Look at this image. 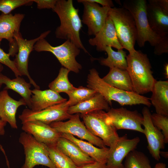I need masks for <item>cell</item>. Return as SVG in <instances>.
<instances>
[{
	"label": "cell",
	"instance_id": "1",
	"mask_svg": "<svg viewBox=\"0 0 168 168\" xmlns=\"http://www.w3.org/2000/svg\"><path fill=\"white\" fill-rule=\"evenodd\" d=\"M53 11L58 16L60 22L55 31L56 37L69 40L85 52L88 53L81 40L80 31L82 26L79 10L73 5L72 0H57Z\"/></svg>",
	"mask_w": 168,
	"mask_h": 168
},
{
	"label": "cell",
	"instance_id": "2",
	"mask_svg": "<svg viewBox=\"0 0 168 168\" xmlns=\"http://www.w3.org/2000/svg\"><path fill=\"white\" fill-rule=\"evenodd\" d=\"M87 87L100 94L111 105L112 100L122 106L143 104L150 107V98L133 92H128L112 86L105 82L95 68L89 70L87 78Z\"/></svg>",
	"mask_w": 168,
	"mask_h": 168
},
{
	"label": "cell",
	"instance_id": "3",
	"mask_svg": "<svg viewBox=\"0 0 168 168\" xmlns=\"http://www.w3.org/2000/svg\"><path fill=\"white\" fill-rule=\"evenodd\" d=\"M128 71L134 92L141 95L151 92L156 81L153 75L152 67L147 55L135 50L126 56Z\"/></svg>",
	"mask_w": 168,
	"mask_h": 168
},
{
	"label": "cell",
	"instance_id": "4",
	"mask_svg": "<svg viewBox=\"0 0 168 168\" xmlns=\"http://www.w3.org/2000/svg\"><path fill=\"white\" fill-rule=\"evenodd\" d=\"M146 0H125L123 7L128 10L134 18L137 31L136 41L142 47L148 42L155 46L162 39L151 29L148 21L146 12Z\"/></svg>",
	"mask_w": 168,
	"mask_h": 168
},
{
	"label": "cell",
	"instance_id": "5",
	"mask_svg": "<svg viewBox=\"0 0 168 168\" xmlns=\"http://www.w3.org/2000/svg\"><path fill=\"white\" fill-rule=\"evenodd\" d=\"M108 16L113 22L118 39L123 49L129 53L134 52L137 31L132 14L123 7H114L110 8Z\"/></svg>",
	"mask_w": 168,
	"mask_h": 168
},
{
	"label": "cell",
	"instance_id": "6",
	"mask_svg": "<svg viewBox=\"0 0 168 168\" xmlns=\"http://www.w3.org/2000/svg\"><path fill=\"white\" fill-rule=\"evenodd\" d=\"M34 49L38 52L47 51L53 54L63 67L70 71L78 73L82 66L76 60L79 54L80 49L69 40L57 46L51 45L44 38L38 40Z\"/></svg>",
	"mask_w": 168,
	"mask_h": 168
},
{
	"label": "cell",
	"instance_id": "7",
	"mask_svg": "<svg viewBox=\"0 0 168 168\" xmlns=\"http://www.w3.org/2000/svg\"><path fill=\"white\" fill-rule=\"evenodd\" d=\"M80 116L93 135L101 139L106 147L111 148L113 146L119 137L117 130L108 122L106 112L103 110H97Z\"/></svg>",
	"mask_w": 168,
	"mask_h": 168
},
{
	"label": "cell",
	"instance_id": "8",
	"mask_svg": "<svg viewBox=\"0 0 168 168\" xmlns=\"http://www.w3.org/2000/svg\"><path fill=\"white\" fill-rule=\"evenodd\" d=\"M19 141L23 146L25 155V163L21 168H33L38 165L56 168L49 157L45 144L24 132L21 133Z\"/></svg>",
	"mask_w": 168,
	"mask_h": 168
},
{
	"label": "cell",
	"instance_id": "9",
	"mask_svg": "<svg viewBox=\"0 0 168 168\" xmlns=\"http://www.w3.org/2000/svg\"><path fill=\"white\" fill-rule=\"evenodd\" d=\"M146 12L152 31L161 39L168 37V0H148Z\"/></svg>",
	"mask_w": 168,
	"mask_h": 168
},
{
	"label": "cell",
	"instance_id": "10",
	"mask_svg": "<svg viewBox=\"0 0 168 168\" xmlns=\"http://www.w3.org/2000/svg\"><path fill=\"white\" fill-rule=\"evenodd\" d=\"M80 114L72 115L69 119L52 123L49 125L58 132L76 136L80 139L85 140L100 148L107 147L100 138L93 135L80 119Z\"/></svg>",
	"mask_w": 168,
	"mask_h": 168
},
{
	"label": "cell",
	"instance_id": "11",
	"mask_svg": "<svg viewBox=\"0 0 168 168\" xmlns=\"http://www.w3.org/2000/svg\"><path fill=\"white\" fill-rule=\"evenodd\" d=\"M69 107L67 101L38 111H34L29 109L26 108L19 115V118L22 123L30 121L38 120L50 125L54 122L69 119L72 115L68 113Z\"/></svg>",
	"mask_w": 168,
	"mask_h": 168
},
{
	"label": "cell",
	"instance_id": "12",
	"mask_svg": "<svg viewBox=\"0 0 168 168\" xmlns=\"http://www.w3.org/2000/svg\"><path fill=\"white\" fill-rule=\"evenodd\" d=\"M106 113L108 122L116 130H131L143 133V117L137 110L131 111L122 107L110 108Z\"/></svg>",
	"mask_w": 168,
	"mask_h": 168
},
{
	"label": "cell",
	"instance_id": "13",
	"mask_svg": "<svg viewBox=\"0 0 168 168\" xmlns=\"http://www.w3.org/2000/svg\"><path fill=\"white\" fill-rule=\"evenodd\" d=\"M50 30L45 31L41 33L38 37L30 40L24 39L20 32L14 36L18 46L17 54L15 55L14 60L15 66L21 76H26L30 83L35 88L40 89L38 86L32 79L28 70V62L29 55L34 49V45L40 39L45 38L50 32Z\"/></svg>",
	"mask_w": 168,
	"mask_h": 168
},
{
	"label": "cell",
	"instance_id": "14",
	"mask_svg": "<svg viewBox=\"0 0 168 168\" xmlns=\"http://www.w3.org/2000/svg\"><path fill=\"white\" fill-rule=\"evenodd\" d=\"M77 2L83 6L82 22L87 26L88 35L95 36L105 25L110 8L101 7L87 0H77Z\"/></svg>",
	"mask_w": 168,
	"mask_h": 168
},
{
	"label": "cell",
	"instance_id": "15",
	"mask_svg": "<svg viewBox=\"0 0 168 168\" xmlns=\"http://www.w3.org/2000/svg\"><path fill=\"white\" fill-rule=\"evenodd\" d=\"M25 15L21 13H12L0 15V41L5 39L9 42L8 54L14 57L18 52V46L14 37L15 35L20 32L21 22Z\"/></svg>",
	"mask_w": 168,
	"mask_h": 168
},
{
	"label": "cell",
	"instance_id": "16",
	"mask_svg": "<svg viewBox=\"0 0 168 168\" xmlns=\"http://www.w3.org/2000/svg\"><path fill=\"white\" fill-rule=\"evenodd\" d=\"M143 120V134L145 135L147 143V148L152 156L156 160L161 158L160 152L165 148L164 136L161 131L153 124L151 118V114L147 107H144L142 110Z\"/></svg>",
	"mask_w": 168,
	"mask_h": 168
},
{
	"label": "cell",
	"instance_id": "17",
	"mask_svg": "<svg viewBox=\"0 0 168 168\" xmlns=\"http://www.w3.org/2000/svg\"><path fill=\"white\" fill-rule=\"evenodd\" d=\"M140 142L138 137L130 139L126 135L119 137L113 146L109 148L106 168H124L123 160L130 152L135 150Z\"/></svg>",
	"mask_w": 168,
	"mask_h": 168
},
{
	"label": "cell",
	"instance_id": "18",
	"mask_svg": "<svg viewBox=\"0 0 168 168\" xmlns=\"http://www.w3.org/2000/svg\"><path fill=\"white\" fill-rule=\"evenodd\" d=\"M22 129L31 135L38 141L46 145H56L61 133L49 125L38 120L22 123Z\"/></svg>",
	"mask_w": 168,
	"mask_h": 168
},
{
	"label": "cell",
	"instance_id": "19",
	"mask_svg": "<svg viewBox=\"0 0 168 168\" xmlns=\"http://www.w3.org/2000/svg\"><path fill=\"white\" fill-rule=\"evenodd\" d=\"M88 42L91 45L96 46L99 52H105L107 46L118 50L123 49L118 39L113 22L108 15L103 27L94 38L89 40Z\"/></svg>",
	"mask_w": 168,
	"mask_h": 168
},
{
	"label": "cell",
	"instance_id": "20",
	"mask_svg": "<svg viewBox=\"0 0 168 168\" xmlns=\"http://www.w3.org/2000/svg\"><path fill=\"white\" fill-rule=\"evenodd\" d=\"M22 105H26L23 98L16 100L10 96L7 90L4 89L0 92L1 118L8 123L13 128L17 129L16 114L18 108Z\"/></svg>",
	"mask_w": 168,
	"mask_h": 168
},
{
	"label": "cell",
	"instance_id": "21",
	"mask_svg": "<svg viewBox=\"0 0 168 168\" xmlns=\"http://www.w3.org/2000/svg\"><path fill=\"white\" fill-rule=\"evenodd\" d=\"M30 106L29 109L34 111H40L51 106L67 101L59 94L50 89L40 90L34 89L32 90Z\"/></svg>",
	"mask_w": 168,
	"mask_h": 168
},
{
	"label": "cell",
	"instance_id": "22",
	"mask_svg": "<svg viewBox=\"0 0 168 168\" xmlns=\"http://www.w3.org/2000/svg\"><path fill=\"white\" fill-rule=\"evenodd\" d=\"M56 145L72 161L77 168L95 161L85 153L74 143L65 138L60 137Z\"/></svg>",
	"mask_w": 168,
	"mask_h": 168
},
{
	"label": "cell",
	"instance_id": "23",
	"mask_svg": "<svg viewBox=\"0 0 168 168\" xmlns=\"http://www.w3.org/2000/svg\"><path fill=\"white\" fill-rule=\"evenodd\" d=\"M110 105L104 98L96 92L90 99L77 105L69 107L68 111L72 115L79 114L83 115L94 111L105 110L108 111L110 109Z\"/></svg>",
	"mask_w": 168,
	"mask_h": 168
},
{
	"label": "cell",
	"instance_id": "24",
	"mask_svg": "<svg viewBox=\"0 0 168 168\" xmlns=\"http://www.w3.org/2000/svg\"><path fill=\"white\" fill-rule=\"evenodd\" d=\"M151 92L150 100L156 113L168 116V81H156Z\"/></svg>",
	"mask_w": 168,
	"mask_h": 168
},
{
	"label": "cell",
	"instance_id": "25",
	"mask_svg": "<svg viewBox=\"0 0 168 168\" xmlns=\"http://www.w3.org/2000/svg\"><path fill=\"white\" fill-rule=\"evenodd\" d=\"M61 136L74 143L85 153L95 161L106 163L109 152V147H97L89 142L78 139L69 134L61 133Z\"/></svg>",
	"mask_w": 168,
	"mask_h": 168
},
{
	"label": "cell",
	"instance_id": "26",
	"mask_svg": "<svg viewBox=\"0 0 168 168\" xmlns=\"http://www.w3.org/2000/svg\"><path fill=\"white\" fill-rule=\"evenodd\" d=\"M2 84L6 85L4 89H11L20 95L25 100L26 105L30 108L32 95L30 83L27 82L20 76L11 79L0 72V88Z\"/></svg>",
	"mask_w": 168,
	"mask_h": 168
},
{
	"label": "cell",
	"instance_id": "27",
	"mask_svg": "<svg viewBox=\"0 0 168 168\" xmlns=\"http://www.w3.org/2000/svg\"><path fill=\"white\" fill-rule=\"evenodd\" d=\"M108 84L128 92H133L132 82L127 70L110 68L108 73L102 78Z\"/></svg>",
	"mask_w": 168,
	"mask_h": 168
},
{
	"label": "cell",
	"instance_id": "28",
	"mask_svg": "<svg viewBox=\"0 0 168 168\" xmlns=\"http://www.w3.org/2000/svg\"><path fill=\"white\" fill-rule=\"evenodd\" d=\"M108 54L106 58L100 59L101 65L110 68H115L123 70H127V63L126 52L123 49L114 51L111 47H107L105 50Z\"/></svg>",
	"mask_w": 168,
	"mask_h": 168
},
{
	"label": "cell",
	"instance_id": "29",
	"mask_svg": "<svg viewBox=\"0 0 168 168\" xmlns=\"http://www.w3.org/2000/svg\"><path fill=\"white\" fill-rule=\"evenodd\" d=\"M70 71L64 67L61 68L57 77L49 85V89L59 93L65 92L68 94L76 87L69 82L68 74Z\"/></svg>",
	"mask_w": 168,
	"mask_h": 168
},
{
	"label": "cell",
	"instance_id": "30",
	"mask_svg": "<svg viewBox=\"0 0 168 168\" xmlns=\"http://www.w3.org/2000/svg\"><path fill=\"white\" fill-rule=\"evenodd\" d=\"M46 146L49 157L56 168H77L72 161L60 150L56 145Z\"/></svg>",
	"mask_w": 168,
	"mask_h": 168
},
{
	"label": "cell",
	"instance_id": "31",
	"mask_svg": "<svg viewBox=\"0 0 168 168\" xmlns=\"http://www.w3.org/2000/svg\"><path fill=\"white\" fill-rule=\"evenodd\" d=\"M125 158L124 168H152L148 158L141 152L133 150Z\"/></svg>",
	"mask_w": 168,
	"mask_h": 168
},
{
	"label": "cell",
	"instance_id": "32",
	"mask_svg": "<svg viewBox=\"0 0 168 168\" xmlns=\"http://www.w3.org/2000/svg\"><path fill=\"white\" fill-rule=\"evenodd\" d=\"M96 92L88 87L80 86L68 94L69 96L68 103L69 107L77 105L90 99Z\"/></svg>",
	"mask_w": 168,
	"mask_h": 168
},
{
	"label": "cell",
	"instance_id": "33",
	"mask_svg": "<svg viewBox=\"0 0 168 168\" xmlns=\"http://www.w3.org/2000/svg\"><path fill=\"white\" fill-rule=\"evenodd\" d=\"M151 119L153 125L162 131L165 143L168 142V116L154 113L151 114Z\"/></svg>",
	"mask_w": 168,
	"mask_h": 168
},
{
	"label": "cell",
	"instance_id": "34",
	"mask_svg": "<svg viewBox=\"0 0 168 168\" xmlns=\"http://www.w3.org/2000/svg\"><path fill=\"white\" fill-rule=\"evenodd\" d=\"M33 2L32 0H0V11L4 14H8L18 7L31 5Z\"/></svg>",
	"mask_w": 168,
	"mask_h": 168
},
{
	"label": "cell",
	"instance_id": "35",
	"mask_svg": "<svg viewBox=\"0 0 168 168\" xmlns=\"http://www.w3.org/2000/svg\"><path fill=\"white\" fill-rule=\"evenodd\" d=\"M1 41H0V45ZM8 53H5L0 47V63L6 65L13 72L16 77L21 76L18 71L14 61L10 58Z\"/></svg>",
	"mask_w": 168,
	"mask_h": 168
},
{
	"label": "cell",
	"instance_id": "36",
	"mask_svg": "<svg viewBox=\"0 0 168 168\" xmlns=\"http://www.w3.org/2000/svg\"><path fill=\"white\" fill-rule=\"evenodd\" d=\"M154 53L158 55L168 53V37L162 39L159 43L154 47Z\"/></svg>",
	"mask_w": 168,
	"mask_h": 168
},
{
	"label": "cell",
	"instance_id": "37",
	"mask_svg": "<svg viewBox=\"0 0 168 168\" xmlns=\"http://www.w3.org/2000/svg\"><path fill=\"white\" fill-rule=\"evenodd\" d=\"M57 0H32L37 4L38 9H52L54 7Z\"/></svg>",
	"mask_w": 168,
	"mask_h": 168
},
{
	"label": "cell",
	"instance_id": "38",
	"mask_svg": "<svg viewBox=\"0 0 168 168\" xmlns=\"http://www.w3.org/2000/svg\"><path fill=\"white\" fill-rule=\"evenodd\" d=\"M91 2H94L100 4L102 7H108L110 8H113L114 7V5L112 0H87Z\"/></svg>",
	"mask_w": 168,
	"mask_h": 168
},
{
	"label": "cell",
	"instance_id": "39",
	"mask_svg": "<svg viewBox=\"0 0 168 168\" xmlns=\"http://www.w3.org/2000/svg\"><path fill=\"white\" fill-rule=\"evenodd\" d=\"M77 168H106V167L105 163L95 161Z\"/></svg>",
	"mask_w": 168,
	"mask_h": 168
},
{
	"label": "cell",
	"instance_id": "40",
	"mask_svg": "<svg viewBox=\"0 0 168 168\" xmlns=\"http://www.w3.org/2000/svg\"><path fill=\"white\" fill-rule=\"evenodd\" d=\"M7 123L6 122L1 119L0 116V135H3L5 134V127Z\"/></svg>",
	"mask_w": 168,
	"mask_h": 168
},
{
	"label": "cell",
	"instance_id": "41",
	"mask_svg": "<svg viewBox=\"0 0 168 168\" xmlns=\"http://www.w3.org/2000/svg\"><path fill=\"white\" fill-rule=\"evenodd\" d=\"M154 168H167L166 164L162 162L156 163Z\"/></svg>",
	"mask_w": 168,
	"mask_h": 168
},
{
	"label": "cell",
	"instance_id": "42",
	"mask_svg": "<svg viewBox=\"0 0 168 168\" xmlns=\"http://www.w3.org/2000/svg\"><path fill=\"white\" fill-rule=\"evenodd\" d=\"M164 74L166 77L168 79V64L166 63L164 65Z\"/></svg>",
	"mask_w": 168,
	"mask_h": 168
},
{
	"label": "cell",
	"instance_id": "43",
	"mask_svg": "<svg viewBox=\"0 0 168 168\" xmlns=\"http://www.w3.org/2000/svg\"><path fill=\"white\" fill-rule=\"evenodd\" d=\"M160 156H162L164 158L167 159L168 158V152L160 151Z\"/></svg>",
	"mask_w": 168,
	"mask_h": 168
},
{
	"label": "cell",
	"instance_id": "44",
	"mask_svg": "<svg viewBox=\"0 0 168 168\" xmlns=\"http://www.w3.org/2000/svg\"><path fill=\"white\" fill-rule=\"evenodd\" d=\"M3 67L2 64L0 63V72L3 70Z\"/></svg>",
	"mask_w": 168,
	"mask_h": 168
}]
</instances>
